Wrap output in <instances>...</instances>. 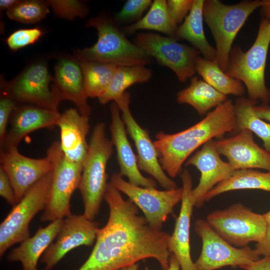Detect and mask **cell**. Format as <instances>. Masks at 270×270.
Wrapping results in <instances>:
<instances>
[{
	"mask_svg": "<svg viewBox=\"0 0 270 270\" xmlns=\"http://www.w3.org/2000/svg\"><path fill=\"white\" fill-rule=\"evenodd\" d=\"M194 0H168L166 6L168 13L178 25L184 21L189 14L193 4Z\"/></svg>",
	"mask_w": 270,
	"mask_h": 270,
	"instance_id": "cell-37",
	"label": "cell"
},
{
	"mask_svg": "<svg viewBox=\"0 0 270 270\" xmlns=\"http://www.w3.org/2000/svg\"><path fill=\"white\" fill-rule=\"evenodd\" d=\"M204 0H194L192 8L172 37L176 40H186L198 50L203 58L216 60V48L208 42L204 29L202 8Z\"/></svg>",
	"mask_w": 270,
	"mask_h": 270,
	"instance_id": "cell-25",
	"label": "cell"
},
{
	"mask_svg": "<svg viewBox=\"0 0 270 270\" xmlns=\"http://www.w3.org/2000/svg\"><path fill=\"white\" fill-rule=\"evenodd\" d=\"M86 26L96 30L98 40L90 47L76 50V60L109 63L118 66H146L152 62L153 58L129 40L112 19L104 16L92 18Z\"/></svg>",
	"mask_w": 270,
	"mask_h": 270,
	"instance_id": "cell-4",
	"label": "cell"
},
{
	"mask_svg": "<svg viewBox=\"0 0 270 270\" xmlns=\"http://www.w3.org/2000/svg\"><path fill=\"white\" fill-rule=\"evenodd\" d=\"M130 94L126 92L114 102L120 110L127 132L134 142L140 170L150 175L164 190L178 188L176 183L162 168L157 150L148 131L134 118L130 109Z\"/></svg>",
	"mask_w": 270,
	"mask_h": 270,
	"instance_id": "cell-14",
	"label": "cell"
},
{
	"mask_svg": "<svg viewBox=\"0 0 270 270\" xmlns=\"http://www.w3.org/2000/svg\"><path fill=\"white\" fill-rule=\"evenodd\" d=\"M15 108L14 100L8 96L0 100V142L4 144L6 133V128L10 116Z\"/></svg>",
	"mask_w": 270,
	"mask_h": 270,
	"instance_id": "cell-38",
	"label": "cell"
},
{
	"mask_svg": "<svg viewBox=\"0 0 270 270\" xmlns=\"http://www.w3.org/2000/svg\"><path fill=\"white\" fill-rule=\"evenodd\" d=\"M54 74V82L62 100L71 101L82 114L89 116L91 108L88 103L84 76L78 62L68 58H62L56 64Z\"/></svg>",
	"mask_w": 270,
	"mask_h": 270,
	"instance_id": "cell-23",
	"label": "cell"
},
{
	"mask_svg": "<svg viewBox=\"0 0 270 270\" xmlns=\"http://www.w3.org/2000/svg\"><path fill=\"white\" fill-rule=\"evenodd\" d=\"M110 183L126 194L142 211L148 224L157 230H162V224L182 196V188L160 190L140 186L125 180L119 173L112 175Z\"/></svg>",
	"mask_w": 270,
	"mask_h": 270,
	"instance_id": "cell-11",
	"label": "cell"
},
{
	"mask_svg": "<svg viewBox=\"0 0 270 270\" xmlns=\"http://www.w3.org/2000/svg\"><path fill=\"white\" fill-rule=\"evenodd\" d=\"M176 100L180 104L191 106L202 116L225 102L228 97L202 79L193 76L188 86L177 93Z\"/></svg>",
	"mask_w": 270,
	"mask_h": 270,
	"instance_id": "cell-26",
	"label": "cell"
},
{
	"mask_svg": "<svg viewBox=\"0 0 270 270\" xmlns=\"http://www.w3.org/2000/svg\"><path fill=\"white\" fill-rule=\"evenodd\" d=\"M178 25L170 16L166 6V0H154L146 14L136 22L125 26L123 31L132 34L141 30H156L172 37Z\"/></svg>",
	"mask_w": 270,
	"mask_h": 270,
	"instance_id": "cell-30",
	"label": "cell"
},
{
	"mask_svg": "<svg viewBox=\"0 0 270 270\" xmlns=\"http://www.w3.org/2000/svg\"><path fill=\"white\" fill-rule=\"evenodd\" d=\"M185 165L195 166L200 173L199 182L192 192L196 208L202 206L207 194L218 184L230 178L236 170L228 162L222 160L213 140L204 144L188 158Z\"/></svg>",
	"mask_w": 270,
	"mask_h": 270,
	"instance_id": "cell-17",
	"label": "cell"
},
{
	"mask_svg": "<svg viewBox=\"0 0 270 270\" xmlns=\"http://www.w3.org/2000/svg\"><path fill=\"white\" fill-rule=\"evenodd\" d=\"M47 2L26 0L20 2L7 10L8 16L13 20L25 24L38 22L44 18L49 12Z\"/></svg>",
	"mask_w": 270,
	"mask_h": 270,
	"instance_id": "cell-33",
	"label": "cell"
},
{
	"mask_svg": "<svg viewBox=\"0 0 270 270\" xmlns=\"http://www.w3.org/2000/svg\"><path fill=\"white\" fill-rule=\"evenodd\" d=\"M152 70L144 66H118L105 92L98 98L100 104H106L120 98L134 84L148 81Z\"/></svg>",
	"mask_w": 270,
	"mask_h": 270,
	"instance_id": "cell-28",
	"label": "cell"
},
{
	"mask_svg": "<svg viewBox=\"0 0 270 270\" xmlns=\"http://www.w3.org/2000/svg\"><path fill=\"white\" fill-rule=\"evenodd\" d=\"M42 35V32L38 28L18 30L8 38L6 44L10 48L15 50L34 44Z\"/></svg>",
	"mask_w": 270,
	"mask_h": 270,
	"instance_id": "cell-36",
	"label": "cell"
},
{
	"mask_svg": "<svg viewBox=\"0 0 270 270\" xmlns=\"http://www.w3.org/2000/svg\"><path fill=\"white\" fill-rule=\"evenodd\" d=\"M104 200L109 208L108 222L99 228L91 254L78 270H118L148 258L166 270L170 235L151 227L138 215V207L110 182Z\"/></svg>",
	"mask_w": 270,
	"mask_h": 270,
	"instance_id": "cell-1",
	"label": "cell"
},
{
	"mask_svg": "<svg viewBox=\"0 0 270 270\" xmlns=\"http://www.w3.org/2000/svg\"><path fill=\"white\" fill-rule=\"evenodd\" d=\"M196 72L202 80L222 94L242 97L246 88L242 82L228 75L216 61L199 56L196 62Z\"/></svg>",
	"mask_w": 270,
	"mask_h": 270,
	"instance_id": "cell-29",
	"label": "cell"
},
{
	"mask_svg": "<svg viewBox=\"0 0 270 270\" xmlns=\"http://www.w3.org/2000/svg\"><path fill=\"white\" fill-rule=\"evenodd\" d=\"M136 44L159 64L166 66L184 82L196 72V62L200 53L194 48L180 43L170 36L150 32H139Z\"/></svg>",
	"mask_w": 270,
	"mask_h": 270,
	"instance_id": "cell-12",
	"label": "cell"
},
{
	"mask_svg": "<svg viewBox=\"0 0 270 270\" xmlns=\"http://www.w3.org/2000/svg\"><path fill=\"white\" fill-rule=\"evenodd\" d=\"M52 80H54V78L44 63L34 64L7 86V96L13 100L58 111L62 100L56 84L50 88Z\"/></svg>",
	"mask_w": 270,
	"mask_h": 270,
	"instance_id": "cell-13",
	"label": "cell"
},
{
	"mask_svg": "<svg viewBox=\"0 0 270 270\" xmlns=\"http://www.w3.org/2000/svg\"><path fill=\"white\" fill-rule=\"evenodd\" d=\"M0 196L12 206H14L16 204L12 184L8 176L0 166Z\"/></svg>",
	"mask_w": 270,
	"mask_h": 270,
	"instance_id": "cell-39",
	"label": "cell"
},
{
	"mask_svg": "<svg viewBox=\"0 0 270 270\" xmlns=\"http://www.w3.org/2000/svg\"><path fill=\"white\" fill-rule=\"evenodd\" d=\"M180 268L179 262L174 255L172 254L170 258L168 268L166 270H180Z\"/></svg>",
	"mask_w": 270,
	"mask_h": 270,
	"instance_id": "cell-45",
	"label": "cell"
},
{
	"mask_svg": "<svg viewBox=\"0 0 270 270\" xmlns=\"http://www.w3.org/2000/svg\"><path fill=\"white\" fill-rule=\"evenodd\" d=\"M0 166L12 184L16 203L36 182L53 170V164L46 156L33 158L21 154L18 148L1 151Z\"/></svg>",
	"mask_w": 270,
	"mask_h": 270,
	"instance_id": "cell-16",
	"label": "cell"
},
{
	"mask_svg": "<svg viewBox=\"0 0 270 270\" xmlns=\"http://www.w3.org/2000/svg\"><path fill=\"white\" fill-rule=\"evenodd\" d=\"M256 116L260 118L270 122V106L269 105L256 104L254 106Z\"/></svg>",
	"mask_w": 270,
	"mask_h": 270,
	"instance_id": "cell-42",
	"label": "cell"
},
{
	"mask_svg": "<svg viewBox=\"0 0 270 270\" xmlns=\"http://www.w3.org/2000/svg\"><path fill=\"white\" fill-rule=\"evenodd\" d=\"M98 222L84 214H71L64 219L56 240L40 258L43 270H51L69 252L82 246H90L96 240Z\"/></svg>",
	"mask_w": 270,
	"mask_h": 270,
	"instance_id": "cell-15",
	"label": "cell"
},
{
	"mask_svg": "<svg viewBox=\"0 0 270 270\" xmlns=\"http://www.w3.org/2000/svg\"><path fill=\"white\" fill-rule=\"evenodd\" d=\"M46 153L53 164L52 176L40 220L42 222H51L72 214L70 199L74 192L79 188L82 166L66 158L60 142H53Z\"/></svg>",
	"mask_w": 270,
	"mask_h": 270,
	"instance_id": "cell-7",
	"label": "cell"
},
{
	"mask_svg": "<svg viewBox=\"0 0 270 270\" xmlns=\"http://www.w3.org/2000/svg\"><path fill=\"white\" fill-rule=\"evenodd\" d=\"M60 116L58 111L35 106H26L16 110L12 117L2 150L18 148L21 140L28 134L43 128L57 126Z\"/></svg>",
	"mask_w": 270,
	"mask_h": 270,
	"instance_id": "cell-22",
	"label": "cell"
},
{
	"mask_svg": "<svg viewBox=\"0 0 270 270\" xmlns=\"http://www.w3.org/2000/svg\"><path fill=\"white\" fill-rule=\"evenodd\" d=\"M138 266H139V265L138 263H136L131 266L125 267L121 269V270H138Z\"/></svg>",
	"mask_w": 270,
	"mask_h": 270,
	"instance_id": "cell-46",
	"label": "cell"
},
{
	"mask_svg": "<svg viewBox=\"0 0 270 270\" xmlns=\"http://www.w3.org/2000/svg\"><path fill=\"white\" fill-rule=\"evenodd\" d=\"M112 152L113 144L106 135L105 124H96L88 143L78 188L84 206L83 214L92 220L100 211L108 184L106 167Z\"/></svg>",
	"mask_w": 270,
	"mask_h": 270,
	"instance_id": "cell-5",
	"label": "cell"
},
{
	"mask_svg": "<svg viewBox=\"0 0 270 270\" xmlns=\"http://www.w3.org/2000/svg\"><path fill=\"white\" fill-rule=\"evenodd\" d=\"M180 178L182 183L180 209L174 232L170 236L168 248L182 270H198L191 257L190 240V221L194 206L192 195V180L186 169L182 172Z\"/></svg>",
	"mask_w": 270,
	"mask_h": 270,
	"instance_id": "cell-19",
	"label": "cell"
},
{
	"mask_svg": "<svg viewBox=\"0 0 270 270\" xmlns=\"http://www.w3.org/2000/svg\"><path fill=\"white\" fill-rule=\"evenodd\" d=\"M152 2L151 0H128L116 14L115 20L120 23L138 21Z\"/></svg>",
	"mask_w": 270,
	"mask_h": 270,
	"instance_id": "cell-35",
	"label": "cell"
},
{
	"mask_svg": "<svg viewBox=\"0 0 270 270\" xmlns=\"http://www.w3.org/2000/svg\"><path fill=\"white\" fill-rule=\"evenodd\" d=\"M64 218L51 222L47 226L40 228L34 236L20 243L7 256L10 262H20L22 270H38L37 264L41 256L56 238Z\"/></svg>",
	"mask_w": 270,
	"mask_h": 270,
	"instance_id": "cell-24",
	"label": "cell"
},
{
	"mask_svg": "<svg viewBox=\"0 0 270 270\" xmlns=\"http://www.w3.org/2000/svg\"><path fill=\"white\" fill-rule=\"evenodd\" d=\"M47 2L58 16L68 20L84 17L88 12L86 6L78 0H48Z\"/></svg>",
	"mask_w": 270,
	"mask_h": 270,
	"instance_id": "cell-34",
	"label": "cell"
},
{
	"mask_svg": "<svg viewBox=\"0 0 270 270\" xmlns=\"http://www.w3.org/2000/svg\"><path fill=\"white\" fill-rule=\"evenodd\" d=\"M110 115L111 140L116 151L119 174L122 176L126 177L128 182L133 184L156 188V181L144 176L140 172L136 156L127 137V131L120 110L114 102L110 106Z\"/></svg>",
	"mask_w": 270,
	"mask_h": 270,
	"instance_id": "cell-20",
	"label": "cell"
},
{
	"mask_svg": "<svg viewBox=\"0 0 270 270\" xmlns=\"http://www.w3.org/2000/svg\"><path fill=\"white\" fill-rule=\"evenodd\" d=\"M57 126L64 155L70 161L82 166L88 150V116L82 114L76 108H70L60 114Z\"/></svg>",
	"mask_w": 270,
	"mask_h": 270,
	"instance_id": "cell-21",
	"label": "cell"
},
{
	"mask_svg": "<svg viewBox=\"0 0 270 270\" xmlns=\"http://www.w3.org/2000/svg\"><path fill=\"white\" fill-rule=\"evenodd\" d=\"M194 228L202 242L201 252L194 262L198 270H216L226 266L240 268L260 258L255 250L248 246L237 248L229 244L205 220L197 219Z\"/></svg>",
	"mask_w": 270,
	"mask_h": 270,
	"instance_id": "cell-10",
	"label": "cell"
},
{
	"mask_svg": "<svg viewBox=\"0 0 270 270\" xmlns=\"http://www.w3.org/2000/svg\"><path fill=\"white\" fill-rule=\"evenodd\" d=\"M254 250L260 256H270V226H268L264 238L256 244Z\"/></svg>",
	"mask_w": 270,
	"mask_h": 270,
	"instance_id": "cell-40",
	"label": "cell"
},
{
	"mask_svg": "<svg viewBox=\"0 0 270 270\" xmlns=\"http://www.w3.org/2000/svg\"><path fill=\"white\" fill-rule=\"evenodd\" d=\"M268 226H270V210L263 214Z\"/></svg>",
	"mask_w": 270,
	"mask_h": 270,
	"instance_id": "cell-47",
	"label": "cell"
},
{
	"mask_svg": "<svg viewBox=\"0 0 270 270\" xmlns=\"http://www.w3.org/2000/svg\"><path fill=\"white\" fill-rule=\"evenodd\" d=\"M244 270H270V260L268 257H264L251 264L240 267Z\"/></svg>",
	"mask_w": 270,
	"mask_h": 270,
	"instance_id": "cell-41",
	"label": "cell"
},
{
	"mask_svg": "<svg viewBox=\"0 0 270 270\" xmlns=\"http://www.w3.org/2000/svg\"><path fill=\"white\" fill-rule=\"evenodd\" d=\"M270 45V22L262 18L256 39L246 51L238 45L232 46L225 72L243 83L248 98L268 106L270 90L266 84L265 70Z\"/></svg>",
	"mask_w": 270,
	"mask_h": 270,
	"instance_id": "cell-3",
	"label": "cell"
},
{
	"mask_svg": "<svg viewBox=\"0 0 270 270\" xmlns=\"http://www.w3.org/2000/svg\"><path fill=\"white\" fill-rule=\"evenodd\" d=\"M246 189L270 192V171L262 172L253 169L236 170L230 178L211 190L207 194L205 201L226 192Z\"/></svg>",
	"mask_w": 270,
	"mask_h": 270,
	"instance_id": "cell-27",
	"label": "cell"
},
{
	"mask_svg": "<svg viewBox=\"0 0 270 270\" xmlns=\"http://www.w3.org/2000/svg\"><path fill=\"white\" fill-rule=\"evenodd\" d=\"M260 4V0H242L234 4H226L218 0H204V20L214 40L216 61L224 71L238 32Z\"/></svg>",
	"mask_w": 270,
	"mask_h": 270,
	"instance_id": "cell-6",
	"label": "cell"
},
{
	"mask_svg": "<svg viewBox=\"0 0 270 270\" xmlns=\"http://www.w3.org/2000/svg\"><path fill=\"white\" fill-rule=\"evenodd\" d=\"M52 170L25 194L0 224V256L12 246L28 238L29 225L33 218L46 206Z\"/></svg>",
	"mask_w": 270,
	"mask_h": 270,
	"instance_id": "cell-8",
	"label": "cell"
},
{
	"mask_svg": "<svg viewBox=\"0 0 270 270\" xmlns=\"http://www.w3.org/2000/svg\"><path fill=\"white\" fill-rule=\"evenodd\" d=\"M260 12L262 18L270 22V0H261Z\"/></svg>",
	"mask_w": 270,
	"mask_h": 270,
	"instance_id": "cell-43",
	"label": "cell"
},
{
	"mask_svg": "<svg viewBox=\"0 0 270 270\" xmlns=\"http://www.w3.org/2000/svg\"><path fill=\"white\" fill-rule=\"evenodd\" d=\"M220 155L225 156L236 170L261 168L270 171V152L255 142L253 133L240 130L232 136L214 140Z\"/></svg>",
	"mask_w": 270,
	"mask_h": 270,
	"instance_id": "cell-18",
	"label": "cell"
},
{
	"mask_svg": "<svg viewBox=\"0 0 270 270\" xmlns=\"http://www.w3.org/2000/svg\"><path fill=\"white\" fill-rule=\"evenodd\" d=\"M236 130L234 103L228 99L186 130L172 134L159 132L154 142L162 168L170 178H174L198 148L212 138H222L226 134L236 132Z\"/></svg>",
	"mask_w": 270,
	"mask_h": 270,
	"instance_id": "cell-2",
	"label": "cell"
},
{
	"mask_svg": "<svg viewBox=\"0 0 270 270\" xmlns=\"http://www.w3.org/2000/svg\"><path fill=\"white\" fill-rule=\"evenodd\" d=\"M20 2L16 0H0V8L1 9L7 10L12 8Z\"/></svg>",
	"mask_w": 270,
	"mask_h": 270,
	"instance_id": "cell-44",
	"label": "cell"
},
{
	"mask_svg": "<svg viewBox=\"0 0 270 270\" xmlns=\"http://www.w3.org/2000/svg\"><path fill=\"white\" fill-rule=\"evenodd\" d=\"M268 258H269V260H270V256H269V257H268Z\"/></svg>",
	"mask_w": 270,
	"mask_h": 270,
	"instance_id": "cell-48",
	"label": "cell"
},
{
	"mask_svg": "<svg viewBox=\"0 0 270 270\" xmlns=\"http://www.w3.org/2000/svg\"><path fill=\"white\" fill-rule=\"evenodd\" d=\"M81 68L88 98H98L108 88L118 66L109 63L76 60Z\"/></svg>",
	"mask_w": 270,
	"mask_h": 270,
	"instance_id": "cell-32",
	"label": "cell"
},
{
	"mask_svg": "<svg viewBox=\"0 0 270 270\" xmlns=\"http://www.w3.org/2000/svg\"><path fill=\"white\" fill-rule=\"evenodd\" d=\"M206 220L218 235L237 248L248 246L252 242H260L268 228L263 214L252 212L240 203L212 212Z\"/></svg>",
	"mask_w": 270,
	"mask_h": 270,
	"instance_id": "cell-9",
	"label": "cell"
},
{
	"mask_svg": "<svg viewBox=\"0 0 270 270\" xmlns=\"http://www.w3.org/2000/svg\"><path fill=\"white\" fill-rule=\"evenodd\" d=\"M258 102L240 97L234 102L236 122V132L246 129L255 134L263 142L264 148L270 152V123L258 118L254 110Z\"/></svg>",
	"mask_w": 270,
	"mask_h": 270,
	"instance_id": "cell-31",
	"label": "cell"
}]
</instances>
